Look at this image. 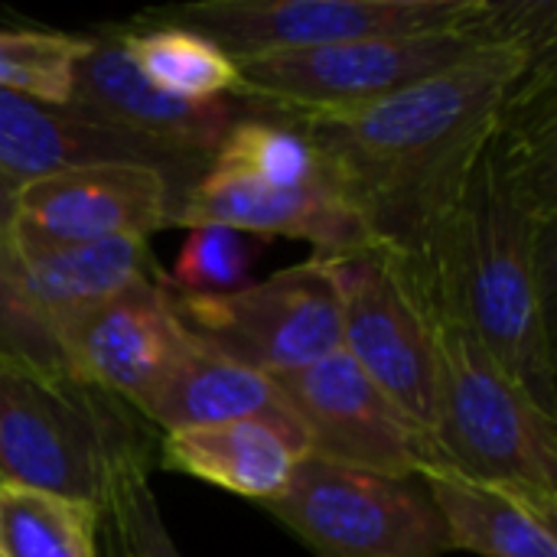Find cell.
Returning <instances> with one entry per match:
<instances>
[{
	"mask_svg": "<svg viewBox=\"0 0 557 557\" xmlns=\"http://www.w3.org/2000/svg\"><path fill=\"white\" fill-rule=\"evenodd\" d=\"M437 323L557 414V59L421 193L395 242Z\"/></svg>",
	"mask_w": 557,
	"mask_h": 557,
	"instance_id": "obj_1",
	"label": "cell"
},
{
	"mask_svg": "<svg viewBox=\"0 0 557 557\" xmlns=\"http://www.w3.org/2000/svg\"><path fill=\"white\" fill-rule=\"evenodd\" d=\"M557 59V26L490 46L382 101L290 117L313 144L333 189L379 242H398L428 183L444 173Z\"/></svg>",
	"mask_w": 557,
	"mask_h": 557,
	"instance_id": "obj_2",
	"label": "cell"
},
{
	"mask_svg": "<svg viewBox=\"0 0 557 557\" xmlns=\"http://www.w3.org/2000/svg\"><path fill=\"white\" fill-rule=\"evenodd\" d=\"M557 26L555 0H496L493 10L467 26L375 36L313 52L271 55L238 65L232 98L251 114L317 117L352 111L398 95L490 46Z\"/></svg>",
	"mask_w": 557,
	"mask_h": 557,
	"instance_id": "obj_3",
	"label": "cell"
},
{
	"mask_svg": "<svg viewBox=\"0 0 557 557\" xmlns=\"http://www.w3.org/2000/svg\"><path fill=\"white\" fill-rule=\"evenodd\" d=\"M431 444L437 467L557 519V414L470 330L441 323Z\"/></svg>",
	"mask_w": 557,
	"mask_h": 557,
	"instance_id": "obj_4",
	"label": "cell"
},
{
	"mask_svg": "<svg viewBox=\"0 0 557 557\" xmlns=\"http://www.w3.org/2000/svg\"><path fill=\"white\" fill-rule=\"evenodd\" d=\"M131 463H147V444L124 401L0 352V483L101 506Z\"/></svg>",
	"mask_w": 557,
	"mask_h": 557,
	"instance_id": "obj_5",
	"label": "cell"
},
{
	"mask_svg": "<svg viewBox=\"0 0 557 557\" xmlns=\"http://www.w3.org/2000/svg\"><path fill=\"white\" fill-rule=\"evenodd\" d=\"M496 0H206L160 7L121 23L176 26L219 46L235 65L326 46L450 29L483 20Z\"/></svg>",
	"mask_w": 557,
	"mask_h": 557,
	"instance_id": "obj_6",
	"label": "cell"
},
{
	"mask_svg": "<svg viewBox=\"0 0 557 557\" xmlns=\"http://www.w3.org/2000/svg\"><path fill=\"white\" fill-rule=\"evenodd\" d=\"M264 509L317 557H441L450 552L421 476L304 457Z\"/></svg>",
	"mask_w": 557,
	"mask_h": 557,
	"instance_id": "obj_7",
	"label": "cell"
},
{
	"mask_svg": "<svg viewBox=\"0 0 557 557\" xmlns=\"http://www.w3.org/2000/svg\"><path fill=\"white\" fill-rule=\"evenodd\" d=\"M330 264L339 287L343 352L431 437L441 323L405 251L392 242H372Z\"/></svg>",
	"mask_w": 557,
	"mask_h": 557,
	"instance_id": "obj_8",
	"label": "cell"
},
{
	"mask_svg": "<svg viewBox=\"0 0 557 557\" xmlns=\"http://www.w3.org/2000/svg\"><path fill=\"white\" fill-rule=\"evenodd\" d=\"M150 271L147 242L62 245L13 222L0 235V352L65 372L62 333L72 317Z\"/></svg>",
	"mask_w": 557,
	"mask_h": 557,
	"instance_id": "obj_9",
	"label": "cell"
},
{
	"mask_svg": "<svg viewBox=\"0 0 557 557\" xmlns=\"http://www.w3.org/2000/svg\"><path fill=\"white\" fill-rule=\"evenodd\" d=\"M173 310L196 339L264 375L297 372L343 349L336 274L313 255L232 294H173Z\"/></svg>",
	"mask_w": 557,
	"mask_h": 557,
	"instance_id": "obj_10",
	"label": "cell"
},
{
	"mask_svg": "<svg viewBox=\"0 0 557 557\" xmlns=\"http://www.w3.org/2000/svg\"><path fill=\"white\" fill-rule=\"evenodd\" d=\"M271 379L310 457L392 476H421L437 467L431 437L343 349Z\"/></svg>",
	"mask_w": 557,
	"mask_h": 557,
	"instance_id": "obj_11",
	"label": "cell"
},
{
	"mask_svg": "<svg viewBox=\"0 0 557 557\" xmlns=\"http://www.w3.org/2000/svg\"><path fill=\"white\" fill-rule=\"evenodd\" d=\"M193 333L173 310V290L150 271L85 307L62 333L65 372L137 411L186 356Z\"/></svg>",
	"mask_w": 557,
	"mask_h": 557,
	"instance_id": "obj_12",
	"label": "cell"
},
{
	"mask_svg": "<svg viewBox=\"0 0 557 557\" xmlns=\"http://www.w3.org/2000/svg\"><path fill=\"white\" fill-rule=\"evenodd\" d=\"M69 104L108 127L202 166L212 163L225 134L251 114L232 95L219 101H183L153 88L137 72L111 26L88 36V49L72 75Z\"/></svg>",
	"mask_w": 557,
	"mask_h": 557,
	"instance_id": "obj_13",
	"label": "cell"
},
{
	"mask_svg": "<svg viewBox=\"0 0 557 557\" xmlns=\"http://www.w3.org/2000/svg\"><path fill=\"white\" fill-rule=\"evenodd\" d=\"M180 196L140 163H91L20 186L16 222L62 245L147 242L173 228Z\"/></svg>",
	"mask_w": 557,
	"mask_h": 557,
	"instance_id": "obj_14",
	"label": "cell"
},
{
	"mask_svg": "<svg viewBox=\"0 0 557 557\" xmlns=\"http://www.w3.org/2000/svg\"><path fill=\"white\" fill-rule=\"evenodd\" d=\"M222 225L251 238H297L313 258L333 261L352 255L375 238L369 222L333 189V183L307 189H271L251 180L206 170L176 209L173 228Z\"/></svg>",
	"mask_w": 557,
	"mask_h": 557,
	"instance_id": "obj_15",
	"label": "cell"
},
{
	"mask_svg": "<svg viewBox=\"0 0 557 557\" xmlns=\"http://www.w3.org/2000/svg\"><path fill=\"white\" fill-rule=\"evenodd\" d=\"M91 163H140L160 170L176 189L180 202L193 183L209 170L202 163L173 157L147 140L108 127L72 104H52L0 88V170L20 186L72 166Z\"/></svg>",
	"mask_w": 557,
	"mask_h": 557,
	"instance_id": "obj_16",
	"label": "cell"
},
{
	"mask_svg": "<svg viewBox=\"0 0 557 557\" xmlns=\"http://www.w3.org/2000/svg\"><path fill=\"white\" fill-rule=\"evenodd\" d=\"M137 414L163 428V434L232 421H268L304 441L300 424L287 411L271 375L222 356L196 336L186 356L137 408Z\"/></svg>",
	"mask_w": 557,
	"mask_h": 557,
	"instance_id": "obj_17",
	"label": "cell"
},
{
	"mask_svg": "<svg viewBox=\"0 0 557 557\" xmlns=\"http://www.w3.org/2000/svg\"><path fill=\"white\" fill-rule=\"evenodd\" d=\"M160 454L166 470L264 506L284 493L297 463L307 457V444L268 421H232L163 434Z\"/></svg>",
	"mask_w": 557,
	"mask_h": 557,
	"instance_id": "obj_18",
	"label": "cell"
},
{
	"mask_svg": "<svg viewBox=\"0 0 557 557\" xmlns=\"http://www.w3.org/2000/svg\"><path fill=\"white\" fill-rule=\"evenodd\" d=\"M421 483L441 512L450 548L483 557H557V519L525 499L444 467H428Z\"/></svg>",
	"mask_w": 557,
	"mask_h": 557,
	"instance_id": "obj_19",
	"label": "cell"
},
{
	"mask_svg": "<svg viewBox=\"0 0 557 557\" xmlns=\"http://www.w3.org/2000/svg\"><path fill=\"white\" fill-rule=\"evenodd\" d=\"M111 29L153 88L183 101H219L235 91L238 65L209 39L176 26L127 29L117 23Z\"/></svg>",
	"mask_w": 557,
	"mask_h": 557,
	"instance_id": "obj_20",
	"label": "cell"
},
{
	"mask_svg": "<svg viewBox=\"0 0 557 557\" xmlns=\"http://www.w3.org/2000/svg\"><path fill=\"white\" fill-rule=\"evenodd\" d=\"M0 557H98V506L0 483Z\"/></svg>",
	"mask_w": 557,
	"mask_h": 557,
	"instance_id": "obj_21",
	"label": "cell"
},
{
	"mask_svg": "<svg viewBox=\"0 0 557 557\" xmlns=\"http://www.w3.org/2000/svg\"><path fill=\"white\" fill-rule=\"evenodd\" d=\"M209 170L251 180L271 189H307V186L330 183L300 124L274 114L242 117L225 134Z\"/></svg>",
	"mask_w": 557,
	"mask_h": 557,
	"instance_id": "obj_22",
	"label": "cell"
},
{
	"mask_svg": "<svg viewBox=\"0 0 557 557\" xmlns=\"http://www.w3.org/2000/svg\"><path fill=\"white\" fill-rule=\"evenodd\" d=\"M98 557H183L160 503L147 463L124 467L98 506Z\"/></svg>",
	"mask_w": 557,
	"mask_h": 557,
	"instance_id": "obj_23",
	"label": "cell"
},
{
	"mask_svg": "<svg viewBox=\"0 0 557 557\" xmlns=\"http://www.w3.org/2000/svg\"><path fill=\"white\" fill-rule=\"evenodd\" d=\"M88 36L52 29H0V88L52 104H69L72 75Z\"/></svg>",
	"mask_w": 557,
	"mask_h": 557,
	"instance_id": "obj_24",
	"label": "cell"
},
{
	"mask_svg": "<svg viewBox=\"0 0 557 557\" xmlns=\"http://www.w3.org/2000/svg\"><path fill=\"white\" fill-rule=\"evenodd\" d=\"M258 242L261 238L222 225L186 228V238L176 251V264L170 274H163V281L180 297L232 294L251 284Z\"/></svg>",
	"mask_w": 557,
	"mask_h": 557,
	"instance_id": "obj_25",
	"label": "cell"
},
{
	"mask_svg": "<svg viewBox=\"0 0 557 557\" xmlns=\"http://www.w3.org/2000/svg\"><path fill=\"white\" fill-rule=\"evenodd\" d=\"M16 199H20V183L0 170V235L16 222Z\"/></svg>",
	"mask_w": 557,
	"mask_h": 557,
	"instance_id": "obj_26",
	"label": "cell"
}]
</instances>
